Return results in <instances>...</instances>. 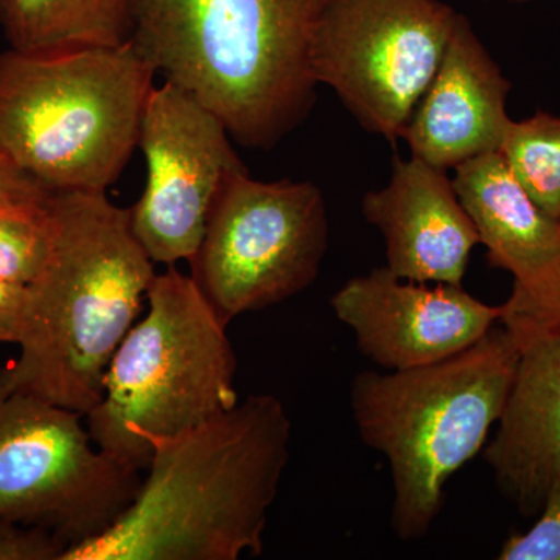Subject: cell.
<instances>
[{"instance_id": "cell-9", "label": "cell", "mask_w": 560, "mask_h": 560, "mask_svg": "<svg viewBox=\"0 0 560 560\" xmlns=\"http://www.w3.org/2000/svg\"><path fill=\"white\" fill-rule=\"evenodd\" d=\"M442 0H324L312 69L364 130L401 139L459 18Z\"/></svg>"}, {"instance_id": "cell-15", "label": "cell", "mask_w": 560, "mask_h": 560, "mask_svg": "<svg viewBox=\"0 0 560 560\" xmlns=\"http://www.w3.org/2000/svg\"><path fill=\"white\" fill-rule=\"evenodd\" d=\"M453 184L489 264L514 278L506 311H525L550 296L560 278V220L534 202L499 151L458 165Z\"/></svg>"}, {"instance_id": "cell-3", "label": "cell", "mask_w": 560, "mask_h": 560, "mask_svg": "<svg viewBox=\"0 0 560 560\" xmlns=\"http://www.w3.org/2000/svg\"><path fill=\"white\" fill-rule=\"evenodd\" d=\"M324 0H131V43L212 110L232 140L270 150L316 101L312 40Z\"/></svg>"}, {"instance_id": "cell-18", "label": "cell", "mask_w": 560, "mask_h": 560, "mask_svg": "<svg viewBox=\"0 0 560 560\" xmlns=\"http://www.w3.org/2000/svg\"><path fill=\"white\" fill-rule=\"evenodd\" d=\"M49 200L38 205H0V280L31 285L50 250Z\"/></svg>"}, {"instance_id": "cell-16", "label": "cell", "mask_w": 560, "mask_h": 560, "mask_svg": "<svg viewBox=\"0 0 560 560\" xmlns=\"http://www.w3.org/2000/svg\"><path fill=\"white\" fill-rule=\"evenodd\" d=\"M0 27L22 51L120 46L131 39V0H0Z\"/></svg>"}, {"instance_id": "cell-22", "label": "cell", "mask_w": 560, "mask_h": 560, "mask_svg": "<svg viewBox=\"0 0 560 560\" xmlns=\"http://www.w3.org/2000/svg\"><path fill=\"white\" fill-rule=\"evenodd\" d=\"M27 305V287L0 280V345H18Z\"/></svg>"}, {"instance_id": "cell-11", "label": "cell", "mask_w": 560, "mask_h": 560, "mask_svg": "<svg viewBox=\"0 0 560 560\" xmlns=\"http://www.w3.org/2000/svg\"><path fill=\"white\" fill-rule=\"evenodd\" d=\"M330 307L352 329L360 352L388 371L429 366L469 349L504 315L463 285L412 282L386 267L348 280Z\"/></svg>"}, {"instance_id": "cell-8", "label": "cell", "mask_w": 560, "mask_h": 560, "mask_svg": "<svg viewBox=\"0 0 560 560\" xmlns=\"http://www.w3.org/2000/svg\"><path fill=\"white\" fill-rule=\"evenodd\" d=\"M329 243L323 190L238 173L210 210L190 278L223 324L296 296L318 278Z\"/></svg>"}, {"instance_id": "cell-4", "label": "cell", "mask_w": 560, "mask_h": 560, "mask_svg": "<svg viewBox=\"0 0 560 560\" xmlns=\"http://www.w3.org/2000/svg\"><path fill=\"white\" fill-rule=\"evenodd\" d=\"M518 357L517 335L501 324L451 359L353 378V422L361 441L388 459L390 526L400 540L429 533L444 504L445 485L485 451L510 396Z\"/></svg>"}, {"instance_id": "cell-24", "label": "cell", "mask_w": 560, "mask_h": 560, "mask_svg": "<svg viewBox=\"0 0 560 560\" xmlns=\"http://www.w3.org/2000/svg\"><path fill=\"white\" fill-rule=\"evenodd\" d=\"M506 2H510V3H529V2H533V0H506Z\"/></svg>"}, {"instance_id": "cell-10", "label": "cell", "mask_w": 560, "mask_h": 560, "mask_svg": "<svg viewBox=\"0 0 560 560\" xmlns=\"http://www.w3.org/2000/svg\"><path fill=\"white\" fill-rule=\"evenodd\" d=\"M138 147L145 158L147 183L130 208L132 231L154 264L189 261L213 202L248 168L223 121L167 80L151 91Z\"/></svg>"}, {"instance_id": "cell-1", "label": "cell", "mask_w": 560, "mask_h": 560, "mask_svg": "<svg viewBox=\"0 0 560 560\" xmlns=\"http://www.w3.org/2000/svg\"><path fill=\"white\" fill-rule=\"evenodd\" d=\"M290 441L289 415L272 394H254L175 436L150 438L147 475L127 510L60 560L260 556Z\"/></svg>"}, {"instance_id": "cell-2", "label": "cell", "mask_w": 560, "mask_h": 560, "mask_svg": "<svg viewBox=\"0 0 560 560\" xmlns=\"http://www.w3.org/2000/svg\"><path fill=\"white\" fill-rule=\"evenodd\" d=\"M49 212V256L27 285L20 357L0 381L86 418L156 271L130 209L106 191L51 194Z\"/></svg>"}, {"instance_id": "cell-19", "label": "cell", "mask_w": 560, "mask_h": 560, "mask_svg": "<svg viewBox=\"0 0 560 560\" xmlns=\"http://www.w3.org/2000/svg\"><path fill=\"white\" fill-rule=\"evenodd\" d=\"M501 560H560V486L551 490L537 521L501 547Z\"/></svg>"}, {"instance_id": "cell-14", "label": "cell", "mask_w": 560, "mask_h": 560, "mask_svg": "<svg viewBox=\"0 0 560 560\" xmlns=\"http://www.w3.org/2000/svg\"><path fill=\"white\" fill-rule=\"evenodd\" d=\"M511 83L470 21L459 14L436 75L420 98L401 139L411 156L453 168L500 151L510 128Z\"/></svg>"}, {"instance_id": "cell-17", "label": "cell", "mask_w": 560, "mask_h": 560, "mask_svg": "<svg viewBox=\"0 0 560 560\" xmlns=\"http://www.w3.org/2000/svg\"><path fill=\"white\" fill-rule=\"evenodd\" d=\"M499 153L534 202L560 220V116L511 120Z\"/></svg>"}, {"instance_id": "cell-20", "label": "cell", "mask_w": 560, "mask_h": 560, "mask_svg": "<svg viewBox=\"0 0 560 560\" xmlns=\"http://www.w3.org/2000/svg\"><path fill=\"white\" fill-rule=\"evenodd\" d=\"M66 548L47 530L0 521V560H60Z\"/></svg>"}, {"instance_id": "cell-6", "label": "cell", "mask_w": 560, "mask_h": 560, "mask_svg": "<svg viewBox=\"0 0 560 560\" xmlns=\"http://www.w3.org/2000/svg\"><path fill=\"white\" fill-rule=\"evenodd\" d=\"M149 312L120 342L86 416L95 444L145 470L150 438L200 425L238 404L226 324L176 265L154 276Z\"/></svg>"}, {"instance_id": "cell-13", "label": "cell", "mask_w": 560, "mask_h": 560, "mask_svg": "<svg viewBox=\"0 0 560 560\" xmlns=\"http://www.w3.org/2000/svg\"><path fill=\"white\" fill-rule=\"evenodd\" d=\"M500 324L517 335L521 357L485 459L515 510L537 517L560 486V330Z\"/></svg>"}, {"instance_id": "cell-21", "label": "cell", "mask_w": 560, "mask_h": 560, "mask_svg": "<svg viewBox=\"0 0 560 560\" xmlns=\"http://www.w3.org/2000/svg\"><path fill=\"white\" fill-rule=\"evenodd\" d=\"M50 197V191L28 178L0 150V205H38Z\"/></svg>"}, {"instance_id": "cell-5", "label": "cell", "mask_w": 560, "mask_h": 560, "mask_svg": "<svg viewBox=\"0 0 560 560\" xmlns=\"http://www.w3.org/2000/svg\"><path fill=\"white\" fill-rule=\"evenodd\" d=\"M156 69L120 46L0 54V150L50 194L106 191L139 145Z\"/></svg>"}, {"instance_id": "cell-23", "label": "cell", "mask_w": 560, "mask_h": 560, "mask_svg": "<svg viewBox=\"0 0 560 560\" xmlns=\"http://www.w3.org/2000/svg\"><path fill=\"white\" fill-rule=\"evenodd\" d=\"M501 323H522L545 327V329L560 330V278L550 296L545 298L539 304L521 312H508L504 308Z\"/></svg>"}, {"instance_id": "cell-12", "label": "cell", "mask_w": 560, "mask_h": 560, "mask_svg": "<svg viewBox=\"0 0 560 560\" xmlns=\"http://www.w3.org/2000/svg\"><path fill=\"white\" fill-rule=\"evenodd\" d=\"M361 210L381 231L394 276L463 285L480 237L447 171L396 156L388 186L364 195Z\"/></svg>"}, {"instance_id": "cell-7", "label": "cell", "mask_w": 560, "mask_h": 560, "mask_svg": "<svg viewBox=\"0 0 560 560\" xmlns=\"http://www.w3.org/2000/svg\"><path fill=\"white\" fill-rule=\"evenodd\" d=\"M83 418L0 381V521L47 530L70 548L127 510L142 470L102 451Z\"/></svg>"}]
</instances>
